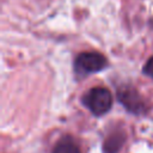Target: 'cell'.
<instances>
[{
	"label": "cell",
	"instance_id": "obj_1",
	"mask_svg": "<svg viewBox=\"0 0 153 153\" xmlns=\"http://www.w3.org/2000/svg\"><path fill=\"white\" fill-rule=\"evenodd\" d=\"M82 103L96 116L106 114L112 105V96L105 87H93L82 97Z\"/></svg>",
	"mask_w": 153,
	"mask_h": 153
},
{
	"label": "cell",
	"instance_id": "obj_2",
	"mask_svg": "<svg viewBox=\"0 0 153 153\" xmlns=\"http://www.w3.org/2000/svg\"><path fill=\"white\" fill-rule=\"evenodd\" d=\"M106 66V59L94 51L80 53L75 59V72L80 74H91L102 71Z\"/></svg>",
	"mask_w": 153,
	"mask_h": 153
},
{
	"label": "cell",
	"instance_id": "obj_3",
	"mask_svg": "<svg viewBox=\"0 0 153 153\" xmlns=\"http://www.w3.org/2000/svg\"><path fill=\"white\" fill-rule=\"evenodd\" d=\"M117 98L124 108L133 114H141L145 110V102L136 90L131 87H122L117 92Z\"/></svg>",
	"mask_w": 153,
	"mask_h": 153
},
{
	"label": "cell",
	"instance_id": "obj_4",
	"mask_svg": "<svg viewBox=\"0 0 153 153\" xmlns=\"http://www.w3.org/2000/svg\"><path fill=\"white\" fill-rule=\"evenodd\" d=\"M126 141V135L122 131H115L109 135L103 145L104 153H117Z\"/></svg>",
	"mask_w": 153,
	"mask_h": 153
},
{
	"label": "cell",
	"instance_id": "obj_5",
	"mask_svg": "<svg viewBox=\"0 0 153 153\" xmlns=\"http://www.w3.org/2000/svg\"><path fill=\"white\" fill-rule=\"evenodd\" d=\"M53 153H81L78 145L74 142L72 137H63L61 139L54 147Z\"/></svg>",
	"mask_w": 153,
	"mask_h": 153
},
{
	"label": "cell",
	"instance_id": "obj_6",
	"mask_svg": "<svg viewBox=\"0 0 153 153\" xmlns=\"http://www.w3.org/2000/svg\"><path fill=\"white\" fill-rule=\"evenodd\" d=\"M142 71H143V73L146 75L153 78V56L148 59V61L146 62V65H145V67H143Z\"/></svg>",
	"mask_w": 153,
	"mask_h": 153
}]
</instances>
